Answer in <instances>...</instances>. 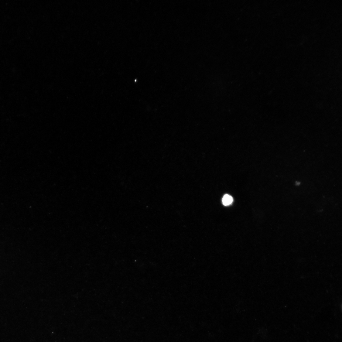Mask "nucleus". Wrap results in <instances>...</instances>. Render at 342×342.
Instances as JSON below:
<instances>
[{
  "instance_id": "f257e3e1",
  "label": "nucleus",
  "mask_w": 342,
  "mask_h": 342,
  "mask_svg": "<svg viewBox=\"0 0 342 342\" xmlns=\"http://www.w3.org/2000/svg\"><path fill=\"white\" fill-rule=\"evenodd\" d=\"M222 201L223 204L224 205L227 206L231 205L232 203L233 199L231 196L226 194L223 197Z\"/></svg>"
}]
</instances>
